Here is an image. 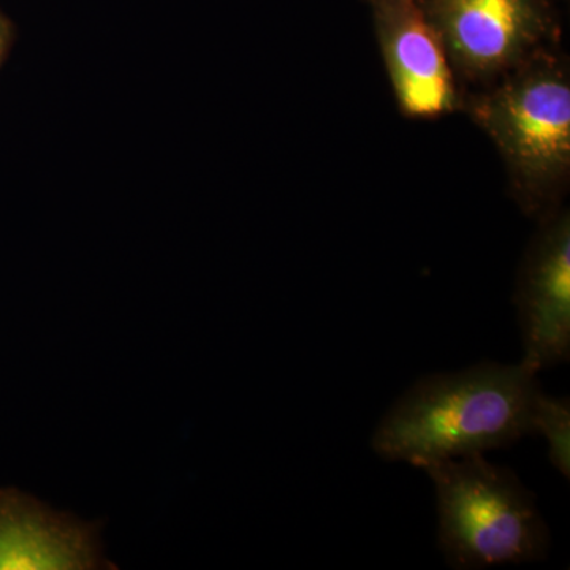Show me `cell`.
<instances>
[{
  "mask_svg": "<svg viewBox=\"0 0 570 570\" xmlns=\"http://www.w3.org/2000/svg\"><path fill=\"white\" fill-rule=\"evenodd\" d=\"M444 45L455 77L498 81L550 36L547 0H419Z\"/></svg>",
  "mask_w": 570,
  "mask_h": 570,
  "instance_id": "obj_4",
  "label": "cell"
},
{
  "mask_svg": "<svg viewBox=\"0 0 570 570\" xmlns=\"http://www.w3.org/2000/svg\"><path fill=\"white\" fill-rule=\"evenodd\" d=\"M3 52L6 51L0 50V59H2Z\"/></svg>",
  "mask_w": 570,
  "mask_h": 570,
  "instance_id": "obj_10",
  "label": "cell"
},
{
  "mask_svg": "<svg viewBox=\"0 0 570 570\" xmlns=\"http://www.w3.org/2000/svg\"><path fill=\"white\" fill-rule=\"evenodd\" d=\"M469 105L508 164L524 209L542 212L570 170V82L562 62L539 51Z\"/></svg>",
  "mask_w": 570,
  "mask_h": 570,
  "instance_id": "obj_3",
  "label": "cell"
},
{
  "mask_svg": "<svg viewBox=\"0 0 570 570\" xmlns=\"http://www.w3.org/2000/svg\"><path fill=\"white\" fill-rule=\"evenodd\" d=\"M523 360L538 373L570 360V217L549 214L521 265L515 292Z\"/></svg>",
  "mask_w": 570,
  "mask_h": 570,
  "instance_id": "obj_6",
  "label": "cell"
},
{
  "mask_svg": "<svg viewBox=\"0 0 570 570\" xmlns=\"http://www.w3.org/2000/svg\"><path fill=\"white\" fill-rule=\"evenodd\" d=\"M539 390L538 371L524 362L420 377L385 412L371 448L382 460L420 469L510 448L532 434Z\"/></svg>",
  "mask_w": 570,
  "mask_h": 570,
  "instance_id": "obj_1",
  "label": "cell"
},
{
  "mask_svg": "<svg viewBox=\"0 0 570 570\" xmlns=\"http://www.w3.org/2000/svg\"><path fill=\"white\" fill-rule=\"evenodd\" d=\"M532 434L539 433L549 448L551 466L570 479V401L539 390L531 411Z\"/></svg>",
  "mask_w": 570,
  "mask_h": 570,
  "instance_id": "obj_8",
  "label": "cell"
},
{
  "mask_svg": "<svg viewBox=\"0 0 570 570\" xmlns=\"http://www.w3.org/2000/svg\"><path fill=\"white\" fill-rule=\"evenodd\" d=\"M423 471L436 491L438 543L450 568L480 570L546 560L549 524L534 493L512 469L485 455H469Z\"/></svg>",
  "mask_w": 570,
  "mask_h": 570,
  "instance_id": "obj_2",
  "label": "cell"
},
{
  "mask_svg": "<svg viewBox=\"0 0 570 570\" xmlns=\"http://www.w3.org/2000/svg\"><path fill=\"white\" fill-rule=\"evenodd\" d=\"M400 110L433 119L460 105L456 77L419 0H366Z\"/></svg>",
  "mask_w": 570,
  "mask_h": 570,
  "instance_id": "obj_5",
  "label": "cell"
},
{
  "mask_svg": "<svg viewBox=\"0 0 570 570\" xmlns=\"http://www.w3.org/2000/svg\"><path fill=\"white\" fill-rule=\"evenodd\" d=\"M11 40V28L9 21L0 14V50L6 51Z\"/></svg>",
  "mask_w": 570,
  "mask_h": 570,
  "instance_id": "obj_9",
  "label": "cell"
},
{
  "mask_svg": "<svg viewBox=\"0 0 570 570\" xmlns=\"http://www.w3.org/2000/svg\"><path fill=\"white\" fill-rule=\"evenodd\" d=\"M102 521L89 523L18 489L0 490V569H116Z\"/></svg>",
  "mask_w": 570,
  "mask_h": 570,
  "instance_id": "obj_7",
  "label": "cell"
}]
</instances>
